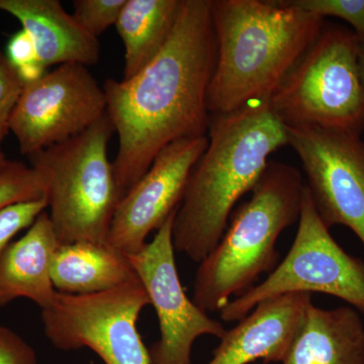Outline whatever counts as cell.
Returning <instances> with one entry per match:
<instances>
[{
  "mask_svg": "<svg viewBox=\"0 0 364 364\" xmlns=\"http://www.w3.org/2000/svg\"><path fill=\"white\" fill-rule=\"evenodd\" d=\"M215 60L212 0H182L157 56L133 77L105 81L107 114L119 139L112 167L122 198L165 147L207 136Z\"/></svg>",
  "mask_w": 364,
  "mask_h": 364,
  "instance_id": "1",
  "label": "cell"
},
{
  "mask_svg": "<svg viewBox=\"0 0 364 364\" xmlns=\"http://www.w3.org/2000/svg\"><path fill=\"white\" fill-rule=\"evenodd\" d=\"M208 134L172 228L176 251L198 263L221 241L235 205L252 191L270 155L289 145L287 126L269 100L210 114Z\"/></svg>",
  "mask_w": 364,
  "mask_h": 364,
  "instance_id": "2",
  "label": "cell"
},
{
  "mask_svg": "<svg viewBox=\"0 0 364 364\" xmlns=\"http://www.w3.org/2000/svg\"><path fill=\"white\" fill-rule=\"evenodd\" d=\"M212 16L217 60L210 114L269 100L325 26L291 0H212Z\"/></svg>",
  "mask_w": 364,
  "mask_h": 364,
  "instance_id": "3",
  "label": "cell"
},
{
  "mask_svg": "<svg viewBox=\"0 0 364 364\" xmlns=\"http://www.w3.org/2000/svg\"><path fill=\"white\" fill-rule=\"evenodd\" d=\"M306 184L293 165L269 161L252 196L231 215L224 236L200 263L193 301L205 312L221 311L272 273L279 260L277 243L299 221Z\"/></svg>",
  "mask_w": 364,
  "mask_h": 364,
  "instance_id": "4",
  "label": "cell"
},
{
  "mask_svg": "<svg viewBox=\"0 0 364 364\" xmlns=\"http://www.w3.org/2000/svg\"><path fill=\"white\" fill-rule=\"evenodd\" d=\"M116 134L107 114L87 130L28 156L46 189L59 243H109L122 196L107 147Z\"/></svg>",
  "mask_w": 364,
  "mask_h": 364,
  "instance_id": "5",
  "label": "cell"
},
{
  "mask_svg": "<svg viewBox=\"0 0 364 364\" xmlns=\"http://www.w3.org/2000/svg\"><path fill=\"white\" fill-rule=\"evenodd\" d=\"M361 41L351 28L324 26L270 97L287 127H316L361 136L364 85Z\"/></svg>",
  "mask_w": 364,
  "mask_h": 364,
  "instance_id": "6",
  "label": "cell"
},
{
  "mask_svg": "<svg viewBox=\"0 0 364 364\" xmlns=\"http://www.w3.org/2000/svg\"><path fill=\"white\" fill-rule=\"evenodd\" d=\"M291 293L329 294L364 315V260L333 238L306 186L298 231L286 257L263 282L231 299L220 311L222 320L238 322L261 301Z\"/></svg>",
  "mask_w": 364,
  "mask_h": 364,
  "instance_id": "7",
  "label": "cell"
},
{
  "mask_svg": "<svg viewBox=\"0 0 364 364\" xmlns=\"http://www.w3.org/2000/svg\"><path fill=\"white\" fill-rule=\"evenodd\" d=\"M149 305L138 280L98 294L57 291L41 318L46 337L61 350L90 348L105 364H151L138 330L139 317Z\"/></svg>",
  "mask_w": 364,
  "mask_h": 364,
  "instance_id": "8",
  "label": "cell"
},
{
  "mask_svg": "<svg viewBox=\"0 0 364 364\" xmlns=\"http://www.w3.org/2000/svg\"><path fill=\"white\" fill-rule=\"evenodd\" d=\"M107 114V98L87 67L63 64L23 87L11 132L26 156L69 140Z\"/></svg>",
  "mask_w": 364,
  "mask_h": 364,
  "instance_id": "9",
  "label": "cell"
},
{
  "mask_svg": "<svg viewBox=\"0 0 364 364\" xmlns=\"http://www.w3.org/2000/svg\"><path fill=\"white\" fill-rule=\"evenodd\" d=\"M287 128L321 219L329 229L349 228L364 245L363 136L316 127Z\"/></svg>",
  "mask_w": 364,
  "mask_h": 364,
  "instance_id": "10",
  "label": "cell"
},
{
  "mask_svg": "<svg viewBox=\"0 0 364 364\" xmlns=\"http://www.w3.org/2000/svg\"><path fill=\"white\" fill-rule=\"evenodd\" d=\"M177 210L139 252L128 255L156 311L160 337L149 348L151 364H191L196 339L212 335L221 339L226 328L189 299L176 262L172 228Z\"/></svg>",
  "mask_w": 364,
  "mask_h": 364,
  "instance_id": "11",
  "label": "cell"
},
{
  "mask_svg": "<svg viewBox=\"0 0 364 364\" xmlns=\"http://www.w3.org/2000/svg\"><path fill=\"white\" fill-rule=\"evenodd\" d=\"M207 136L182 139L165 147L117 205L109 243L127 255L139 252L151 232L178 210L189 176L207 149Z\"/></svg>",
  "mask_w": 364,
  "mask_h": 364,
  "instance_id": "12",
  "label": "cell"
},
{
  "mask_svg": "<svg viewBox=\"0 0 364 364\" xmlns=\"http://www.w3.org/2000/svg\"><path fill=\"white\" fill-rule=\"evenodd\" d=\"M312 294L291 293L261 301L227 330L208 364L282 363Z\"/></svg>",
  "mask_w": 364,
  "mask_h": 364,
  "instance_id": "13",
  "label": "cell"
},
{
  "mask_svg": "<svg viewBox=\"0 0 364 364\" xmlns=\"http://www.w3.org/2000/svg\"><path fill=\"white\" fill-rule=\"evenodd\" d=\"M0 11L20 21L46 68L63 64L87 67L100 60V41L83 30L59 0H0Z\"/></svg>",
  "mask_w": 364,
  "mask_h": 364,
  "instance_id": "14",
  "label": "cell"
},
{
  "mask_svg": "<svg viewBox=\"0 0 364 364\" xmlns=\"http://www.w3.org/2000/svg\"><path fill=\"white\" fill-rule=\"evenodd\" d=\"M60 245L49 214L43 212L0 256V306L23 298L41 310L51 305L57 293L52 282V261Z\"/></svg>",
  "mask_w": 364,
  "mask_h": 364,
  "instance_id": "15",
  "label": "cell"
},
{
  "mask_svg": "<svg viewBox=\"0 0 364 364\" xmlns=\"http://www.w3.org/2000/svg\"><path fill=\"white\" fill-rule=\"evenodd\" d=\"M282 364H364V323L352 306L306 308Z\"/></svg>",
  "mask_w": 364,
  "mask_h": 364,
  "instance_id": "16",
  "label": "cell"
},
{
  "mask_svg": "<svg viewBox=\"0 0 364 364\" xmlns=\"http://www.w3.org/2000/svg\"><path fill=\"white\" fill-rule=\"evenodd\" d=\"M51 277L55 289L68 294L102 293L140 280L127 254L109 243L93 242L60 245Z\"/></svg>",
  "mask_w": 364,
  "mask_h": 364,
  "instance_id": "17",
  "label": "cell"
},
{
  "mask_svg": "<svg viewBox=\"0 0 364 364\" xmlns=\"http://www.w3.org/2000/svg\"><path fill=\"white\" fill-rule=\"evenodd\" d=\"M182 0H127L116 28L124 46L123 79L148 65L176 26Z\"/></svg>",
  "mask_w": 364,
  "mask_h": 364,
  "instance_id": "18",
  "label": "cell"
},
{
  "mask_svg": "<svg viewBox=\"0 0 364 364\" xmlns=\"http://www.w3.org/2000/svg\"><path fill=\"white\" fill-rule=\"evenodd\" d=\"M46 198L44 182L31 166L11 161L0 171V212L16 203Z\"/></svg>",
  "mask_w": 364,
  "mask_h": 364,
  "instance_id": "19",
  "label": "cell"
},
{
  "mask_svg": "<svg viewBox=\"0 0 364 364\" xmlns=\"http://www.w3.org/2000/svg\"><path fill=\"white\" fill-rule=\"evenodd\" d=\"M23 87L25 83L9 63L6 54L0 51V171L11 163L4 154L2 143L11 132V116Z\"/></svg>",
  "mask_w": 364,
  "mask_h": 364,
  "instance_id": "20",
  "label": "cell"
},
{
  "mask_svg": "<svg viewBox=\"0 0 364 364\" xmlns=\"http://www.w3.org/2000/svg\"><path fill=\"white\" fill-rule=\"evenodd\" d=\"M127 0H75L73 16L92 37L102 35L117 18Z\"/></svg>",
  "mask_w": 364,
  "mask_h": 364,
  "instance_id": "21",
  "label": "cell"
},
{
  "mask_svg": "<svg viewBox=\"0 0 364 364\" xmlns=\"http://www.w3.org/2000/svg\"><path fill=\"white\" fill-rule=\"evenodd\" d=\"M294 6L320 18H341L364 42V0H291Z\"/></svg>",
  "mask_w": 364,
  "mask_h": 364,
  "instance_id": "22",
  "label": "cell"
},
{
  "mask_svg": "<svg viewBox=\"0 0 364 364\" xmlns=\"http://www.w3.org/2000/svg\"><path fill=\"white\" fill-rule=\"evenodd\" d=\"M48 208L47 200H33L16 203L0 212V256L7 246L13 242L16 235L33 222Z\"/></svg>",
  "mask_w": 364,
  "mask_h": 364,
  "instance_id": "23",
  "label": "cell"
},
{
  "mask_svg": "<svg viewBox=\"0 0 364 364\" xmlns=\"http://www.w3.org/2000/svg\"><path fill=\"white\" fill-rule=\"evenodd\" d=\"M0 364H39L35 349L18 333L0 326Z\"/></svg>",
  "mask_w": 364,
  "mask_h": 364,
  "instance_id": "24",
  "label": "cell"
},
{
  "mask_svg": "<svg viewBox=\"0 0 364 364\" xmlns=\"http://www.w3.org/2000/svg\"><path fill=\"white\" fill-rule=\"evenodd\" d=\"M4 54L16 71L40 62L32 38L23 28L9 38Z\"/></svg>",
  "mask_w": 364,
  "mask_h": 364,
  "instance_id": "25",
  "label": "cell"
},
{
  "mask_svg": "<svg viewBox=\"0 0 364 364\" xmlns=\"http://www.w3.org/2000/svg\"><path fill=\"white\" fill-rule=\"evenodd\" d=\"M359 68H360L361 78L364 85V42L360 43V50H359Z\"/></svg>",
  "mask_w": 364,
  "mask_h": 364,
  "instance_id": "26",
  "label": "cell"
}]
</instances>
